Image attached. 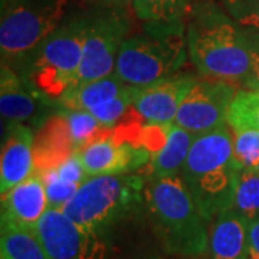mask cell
I'll use <instances>...</instances> for the list:
<instances>
[{"instance_id":"obj_6","label":"cell","mask_w":259,"mask_h":259,"mask_svg":"<svg viewBox=\"0 0 259 259\" xmlns=\"http://www.w3.org/2000/svg\"><path fill=\"white\" fill-rule=\"evenodd\" d=\"M87 13L72 15L40 44L22 75L44 101L62 102L78 85Z\"/></svg>"},{"instance_id":"obj_5","label":"cell","mask_w":259,"mask_h":259,"mask_svg":"<svg viewBox=\"0 0 259 259\" xmlns=\"http://www.w3.org/2000/svg\"><path fill=\"white\" fill-rule=\"evenodd\" d=\"M187 56L183 22L146 23L143 33L122 42L114 72L127 85L144 88L177 75Z\"/></svg>"},{"instance_id":"obj_30","label":"cell","mask_w":259,"mask_h":259,"mask_svg":"<svg viewBox=\"0 0 259 259\" xmlns=\"http://www.w3.org/2000/svg\"><path fill=\"white\" fill-rule=\"evenodd\" d=\"M218 2L222 5V3H228V2H236V0H218Z\"/></svg>"},{"instance_id":"obj_19","label":"cell","mask_w":259,"mask_h":259,"mask_svg":"<svg viewBox=\"0 0 259 259\" xmlns=\"http://www.w3.org/2000/svg\"><path fill=\"white\" fill-rule=\"evenodd\" d=\"M0 259H52L36 229L2 223Z\"/></svg>"},{"instance_id":"obj_11","label":"cell","mask_w":259,"mask_h":259,"mask_svg":"<svg viewBox=\"0 0 259 259\" xmlns=\"http://www.w3.org/2000/svg\"><path fill=\"white\" fill-rule=\"evenodd\" d=\"M196 81L197 79L190 75H173L140 88L134 101V110L147 124H175L177 111Z\"/></svg>"},{"instance_id":"obj_13","label":"cell","mask_w":259,"mask_h":259,"mask_svg":"<svg viewBox=\"0 0 259 259\" xmlns=\"http://www.w3.org/2000/svg\"><path fill=\"white\" fill-rule=\"evenodd\" d=\"M8 136L2 147L0 192L6 193L12 187L25 182L35 173L33 143L35 136L25 124L6 125Z\"/></svg>"},{"instance_id":"obj_2","label":"cell","mask_w":259,"mask_h":259,"mask_svg":"<svg viewBox=\"0 0 259 259\" xmlns=\"http://www.w3.org/2000/svg\"><path fill=\"white\" fill-rule=\"evenodd\" d=\"M144 210L167 253L186 258L206 255L210 222L194 203L182 177L148 179Z\"/></svg>"},{"instance_id":"obj_28","label":"cell","mask_w":259,"mask_h":259,"mask_svg":"<svg viewBox=\"0 0 259 259\" xmlns=\"http://www.w3.org/2000/svg\"><path fill=\"white\" fill-rule=\"evenodd\" d=\"M245 259H259V218L249 222Z\"/></svg>"},{"instance_id":"obj_17","label":"cell","mask_w":259,"mask_h":259,"mask_svg":"<svg viewBox=\"0 0 259 259\" xmlns=\"http://www.w3.org/2000/svg\"><path fill=\"white\" fill-rule=\"evenodd\" d=\"M131 85H127L114 72L100 79L79 83L65 97L61 104L68 110H79L94 114L127 93Z\"/></svg>"},{"instance_id":"obj_4","label":"cell","mask_w":259,"mask_h":259,"mask_svg":"<svg viewBox=\"0 0 259 259\" xmlns=\"http://www.w3.org/2000/svg\"><path fill=\"white\" fill-rule=\"evenodd\" d=\"M144 177L137 173L88 177L64 210L83 231L104 242L144 210Z\"/></svg>"},{"instance_id":"obj_10","label":"cell","mask_w":259,"mask_h":259,"mask_svg":"<svg viewBox=\"0 0 259 259\" xmlns=\"http://www.w3.org/2000/svg\"><path fill=\"white\" fill-rule=\"evenodd\" d=\"M52 259H108V245L83 231L61 209H48L36 226Z\"/></svg>"},{"instance_id":"obj_7","label":"cell","mask_w":259,"mask_h":259,"mask_svg":"<svg viewBox=\"0 0 259 259\" xmlns=\"http://www.w3.org/2000/svg\"><path fill=\"white\" fill-rule=\"evenodd\" d=\"M68 0H2V64L23 69L66 18Z\"/></svg>"},{"instance_id":"obj_23","label":"cell","mask_w":259,"mask_h":259,"mask_svg":"<svg viewBox=\"0 0 259 259\" xmlns=\"http://www.w3.org/2000/svg\"><path fill=\"white\" fill-rule=\"evenodd\" d=\"M232 209L239 212L248 221L259 218V173L241 168Z\"/></svg>"},{"instance_id":"obj_1","label":"cell","mask_w":259,"mask_h":259,"mask_svg":"<svg viewBox=\"0 0 259 259\" xmlns=\"http://www.w3.org/2000/svg\"><path fill=\"white\" fill-rule=\"evenodd\" d=\"M192 64L203 78L242 85L250 66L249 36L228 13L199 2L186 28Z\"/></svg>"},{"instance_id":"obj_25","label":"cell","mask_w":259,"mask_h":259,"mask_svg":"<svg viewBox=\"0 0 259 259\" xmlns=\"http://www.w3.org/2000/svg\"><path fill=\"white\" fill-rule=\"evenodd\" d=\"M40 177L47 187L49 209H61L62 210L66 203L74 197L76 190L79 189V185L72 183L62 176H59L55 168L48 170L44 175H40Z\"/></svg>"},{"instance_id":"obj_20","label":"cell","mask_w":259,"mask_h":259,"mask_svg":"<svg viewBox=\"0 0 259 259\" xmlns=\"http://www.w3.org/2000/svg\"><path fill=\"white\" fill-rule=\"evenodd\" d=\"M190 0H131L136 16L144 23L183 22Z\"/></svg>"},{"instance_id":"obj_3","label":"cell","mask_w":259,"mask_h":259,"mask_svg":"<svg viewBox=\"0 0 259 259\" xmlns=\"http://www.w3.org/2000/svg\"><path fill=\"white\" fill-rule=\"evenodd\" d=\"M239 171L232 130L226 124L196 137L180 177L199 210L212 223L218 214L232 209Z\"/></svg>"},{"instance_id":"obj_29","label":"cell","mask_w":259,"mask_h":259,"mask_svg":"<svg viewBox=\"0 0 259 259\" xmlns=\"http://www.w3.org/2000/svg\"><path fill=\"white\" fill-rule=\"evenodd\" d=\"M91 8H127L131 0H81Z\"/></svg>"},{"instance_id":"obj_21","label":"cell","mask_w":259,"mask_h":259,"mask_svg":"<svg viewBox=\"0 0 259 259\" xmlns=\"http://www.w3.org/2000/svg\"><path fill=\"white\" fill-rule=\"evenodd\" d=\"M226 122L232 131L243 128L259 131V91L238 90L229 107Z\"/></svg>"},{"instance_id":"obj_9","label":"cell","mask_w":259,"mask_h":259,"mask_svg":"<svg viewBox=\"0 0 259 259\" xmlns=\"http://www.w3.org/2000/svg\"><path fill=\"white\" fill-rule=\"evenodd\" d=\"M236 93V85L226 81L197 79L182 102L175 124L194 136L221 128L228 124V111Z\"/></svg>"},{"instance_id":"obj_14","label":"cell","mask_w":259,"mask_h":259,"mask_svg":"<svg viewBox=\"0 0 259 259\" xmlns=\"http://www.w3.org/2000/svg\"><path fill=\"white\" fill-rule=\"evenodd\" d=\"M249 221L235 209L218 214L210 223L207 259H245Z\"/></svg>"},{"instance_id":"obj_18","label":"cell","mask_w":259,"mask_h":259,"mask_svg":"<svg viewBox=\"0 0 259 259\" xmlns=\"http://www.w3.org/2000/svg\"><path fill=\"white\" fill-rule=\"evenodd\" d=\"M197 136L186 131L176 124L168 127L167 139L163 147L151 157L148 164V179L180 176L189 151Z\"/></svg>"},{"instance_id":"obj_26","label":"cell","mask_w":259,"mask_h":259,"mask_svg":"<svg viewBox=\"0 0 259 259\" xmlns=\"http://www.w3.org/2000/svg\"><path fill=\"white\" fill-rule=\"evenodd\" d=\"M221 6L242 30L259 33V0H236Z\"/></svg>"},{"instance_id":"obj_27","label":"cell","mask_w":259,"mask_h":259,"mask_svg":"<svg viewBox=\"0 0 259 259\" xmlns=\"http://www.w3.org/2000/svg\"><path fill=\"white\" fill-rule=\"evenodd\" d=\"M250 44V66L242 87L245 90L259 91V33H248Z\"/></svg>"},{"instance_id":"obj_24","label":"cell","mask_w":259,"mask_h":259,"mask_svg":"<svg viewBox=\"0 0 259 259\" xmlns=\"http://www.w3.org/2000/svg\"><path fill=\"white\" fill-rule=\"evenodd\" d=\"M233 154L243 170L259 173V131L243 128L232 131Z\"/></svg>"},{"instance_id":"obj_12","label":"cell","mask_w":259,"mask_h":259,"mask_svg":"<svg viewBox=\"0 0 259 259\" xmlns=\"http://www.w3.org/2000/svg\"><path fill=\"white\" fill-rule=\"evenodd\" d=\"M48 206L47 187L37 175L2 193V223H12L36 229Z\"/></svg>"},{"instance_id":"obj_15","label":"cell","mask_w":259,"mask_h":259,"mask_svg":"<svg viewBox=\"0 0 259 259\" xmlns=\"http://www.w3.org/2000/svg\"><path fill=\"white\" fill-rule=\"evenodd\" d=\"M36 98H40L22 75L9 65L0 69V111L3 125L23 124L36 112Z\"/></svg>"},{"instance_id":"obj_16","label":"cell","mask_w":259,"mask_h":259,"mask_svg":"<svg viewBox=\"0 0 259 259\" xmlns=\"http://www.w3.org/2000/svg\"><path fill=\"white\" fill-rule=\"evenodd\" d=\"M74 153H76V150L64 115L59 114L56 117H52L42 125L37 137H35V175L40 176L48 170L55 168L66 158L71 157Z\"/></svg>"},{"instance_id":"obj_22","label":"cell","mask_w":259,"mask_h":259,"mask_svg":"<svg viewBox=\"0 0 259 259\" xmlns=\"http://www.w3.org/2000/svg\"><path fill=\"white\" fill-rule=\"evenodd\" d=\"M62 115L68 124V130L71 133V139L76 151L90 144L94 140L105 136L111 130L104 127L90 112L65 108Z\"/></svg>"},{"instance_id":"obj_8","label":"cell","mask_w":259,"mask_h":259,"mask_svg":"<svg viewBox=\"0 0 259 259\" xmlns=\"http://www.w3.org/2000/svg\"><path fill=\"white\" fill-rule=\"evenodd\" d=\"M128 32L125 8H91L87 12L78 85L114 74L117 56Z\"/></svg>"}]
</instances>
